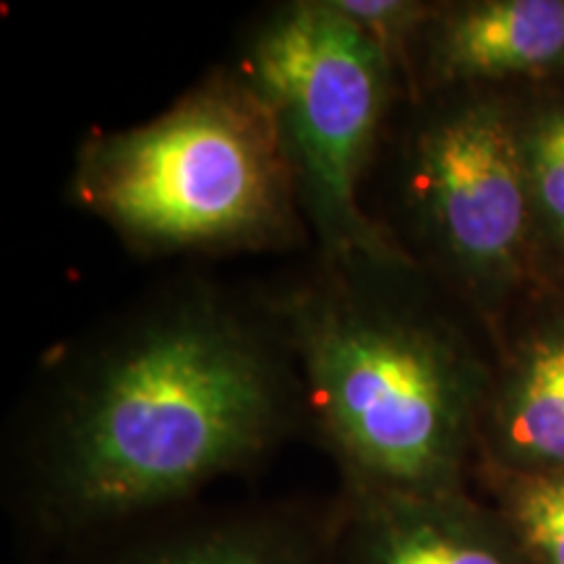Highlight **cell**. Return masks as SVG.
Masks as SVG:
<instances>
[{
	"instance_id": "52a82bcc",
	"label": "cell",
	"mask_w": 564,
	"mask_h": 564,
	"mask_svg": "<svg viewBox=\"0 0 564 564\" xmlns=\"http://www.w3.org/2000/svg\"><path fill=\"white\" fill-rule=\"evenodd\" d=\"M564 74V0L432 3L405 61L408 97Z\"/></svg>"
},
{
	"instance_id": "8fae6325",
	"label": "cell",
	"mask_w": 564,
	"mask_h": 564,
	"mask_svg": "<svg viewBox=\"0 0 564 564\" xmlns=\"http://www.w3.org/2000/svg\"><path fill=\"white\" fill-rule=\"evenodd\" d=\"M499 497V520L531 564H564V470L510 474L486 468Z\"/></svg>"
},
{
	"instance_id": "7a4b0ae2",
	"label": "cell",
	"mask_w": 564,
	"mask_h": 564,
	"mask_svg": "<svg viewBox=\"0 0 564 564\" xmlns=\"http://www.w3.org/2000/svg\"><path fill=\"white\" fill-rule=\"evenodd\" d=\"M340 486L465 494L491 373L411 259L319 257L270 285Z\"/></svg>"
},
{
	"instance_id": "7c38bea8",
	"label": "cell",
	"mask_w": 564,
	"mask_h": 564,
	"mask_svg": "<svg viewBox=\"0 0 564 564\" xmlns=\"http://www.w3.org/2000/svg\"><path fill=\"white\" fill-rule=\"evenodd\" d=\"M333 3L343 17H348L390 55L394 68L403 76L408 51H411L415 32L432 11V3L426 0H333Z\"/></svg>"
},
{
	"instance_id": "30bf717a",
	"label": "cell",
	"mask_w": 564,
	"mask_h": 564,
	"mask_svg": "<svg viewBox=\"0 0 564 564\" xmlns=\"http://www.w3.org/2000/svg\"><path fill=\"white\" fill-rule=\"evenodd\" d=\"M528 196L533 220V257H564V95L518 105Z\"/></svg>"
},
{
	"instance_id": "6da1fadb",
	"label": "cell",
	"mask_w": 564,
	"mask_h": 564,
	"mask_svg": "<svg viewBox=\"0 0 564 564\" xmlns=\"http://www.w3.org/2000/svg\"><path fill=\"white\" fill-rule=\"evenodd\" d=\"M308 432L267 288L181 278L47 356L13 429L11 514L40 556L196 502Z\"/></svg>"
},
{
	"instance_id": "9c48e42d",
	"label": "cell",
	"mask_w": 564,
	"mask_h": 564,
	"mask_svg": "<svg viewBox=\"0 0 564 564\" xmlns=\"http://www.w3.org/2000/svg\"><path fill=\"white\" fill-rule=\"evenodd\" d=\"M478 447L486 468L564 470V314L535 322L507 352L486 394Z\"/></svg>"
},
{
	"instance_id": "ba28073f",
	"label": "cell",
	"mask_w": 564,
	"mask_h": 564,
	"mask_svg": "<svg viewBox=\"0 0 564 564\" xmlns=\"http://www.w3.org/2000/svg\"><path fill=\"white\" fill-rule=\"evenodd\" d=\"M333 564H531L497 512L468 494L369 491L329 499Z\"/></svg>"
},
{
	"instance_id": "277c9868",
	"label": "cell",
	"mask_w": 564,
	"mask_h": 564,
	"mask_svg": "<svg viewBox=\"0 0 564 564\" xmlns=\"http://www.w3.org/2000/svg\"><path fill=\"white\" fill-rule=\"evenodd\" d=\"M371 178L379 183L373 220L449 295L494 312L531 278L518 105L499 87L403 97Z\"/></svg>"
},
{
	"instance_id": "5b68a950",
	"label": "cell",
	"mask_w": 564,
	"mask_h": 564,
	"mask_svg": "<svg viewBox=\"0 0 564 564\" xmlns=\"http://www.w3.org/2000/svg\"><path fill=\"white\" fill-rule=\"evenodd\" d=\"M232 66L270 105L314 253L405 257L366 207L387 126L408 97L390 55L333 0H285L253 21Z\"/></svg>"
},
{
	"instance_id": "8992f818",
	"label": "cell",
	"mask_w": 564,
	"mask_h": 564,
	"mask_svg": "<svg viewBox=\"0 0 564 564\" xmlns=\"http://www.w3.org/2000/svg\"><path fill=\"white\" fill-rule=\"evenodd\" d=\"M47 564H333L329 499L196 502L45 556Z\"/></svg>"
},
{
	"instance_id": "3957f363",
	"label": "cell",
	"mask_w": 564,
	"mask_h": 564,
	"mask_svg": "<svg viewBox=\"0 0 564 564\" xmlns=\"http://www.w3.org/2000/svg\"><path fill=\"white\" fill-rule=\"evenodd\" d=\"M66 196L137 257L314 246L270 105L232 63L152 121L91 131Z\"/></svg>"
}]
</instances>
